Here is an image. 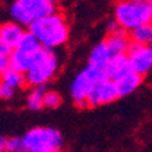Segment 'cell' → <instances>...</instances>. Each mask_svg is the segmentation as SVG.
I'll use <instances>...</instances> for the list:
<instances>
[{
    "label": "cell",
    "mask_w": 152,
    "mask_h": 152,
    "mask_svg": "<svg viewBox=\"0 0 152 152\" xmlns=\"http://www.w3.org/2000/svg\"><path fill=\"white\" fill-rule=\"evenodd\" d=\"M28 30L39 39L44 48L48 50H53L62 45L69 39V28L66 19L59 12L33 21Z\"/></svg>",
    "instance_id": "obj_1"
},
{
    "label": "cell",
    "mask_w": 152,
    "mask_h": 152,
    "mask_svg": "<svg viewBox=\"0 0 152 152\" xmlns=\"http://www.w3.org/2000/svg\"><path fill=\"white\" fill-rule=\"evenodd\" d=\"M115 21L126 32H133L141 25L152 22L149 0H119L115 4Z\"/></svg>",
    "instance_id": "obj_2"
},
{
    "label": "cell",
    "mask_w": 152,
    "mask_h": 152,
    "mask_svg": "<svg viewBox=\"0 0 152 152\" xmlns=\"http://www.w3.org/2000/svg\"><path fill=\"white\" fill-rule=\"evenodd\" d=\"M56 12V7L47 0H15L10 7L12 22L22 26H30L33 21Z\"/></svg>",
    "instance_id": "obj_3"
},
{
    "label": "cell",
    "mask_w": 152,
    "mask_h": 152,
    "mask_svg": "<svg viewBox=\"0 0 152 152\" xmlns=\"http://www.w3.org/2000/svg\"><path fill=\"white\" fill-rule=\"evenodd\" d=\"M58 66H59L58 58L53 53V51L48 50V48H44L41 51V55H40L39 60L36 62V64L25 74L26 85L28 86H33V88L45 85L50 80H52L53 75L56 74Z\"/></svg>",
    "instance_id": "obj_4"
},
{
    "label": "cell",
    "mask_w": 152,
    "mask_h": 152,
    "mask_svg": "<svg viewBox=\"0 0 152 152\" xmlns=\"http://www.w3.org/2000/svg\"><path fill=\"white\" fill-rule=\"evenodd\" d=\"M103 80H107L104 75V70L100 67H96L93 64H88L81 73L74 78V81L71 82L70 92L75 103L84 102L88 99L95 86Z\"/></svg>",
    "instance_id": "obj_5"
},
{
    "label": "cell",
    "mask_w": 152,
    "mask_h": 152,
    "mask_svg": "<svg viewBox=\"0 0 152 152\" xmlns=\"http://www.w3.org/2000/svg\"><path fill=\"white\" fill-rule=\"evenodd\" d=\"M23 144L26 148L34 152L60 149L63 145V137L52 127H34L23 136Z\"/></svg>",
    "instance_id": "obj_6"
},
{
    "label": "cell",
    "mask_w": 152,
    "mask_h": 152,
    "mask_svg": "<svg viewBox=\"0 0 152 152\" xmlns=\"http://www.w3.org/2000/svg\"><path fill=\"white\" fill-rule=\"evenodd\" d=\"M127 56L130 67L141 77H144L152 69V48L149 45H141L130 40L127 48Z\"/></svg>",
    "instance_id": "obj_7"
},
{
    "label": "cell",
    "mask_w": 152,
    "mask_h": 152,
    "mask_svg": "<svg viewBox=\"0 0 152 152\" xmlns=\"http://www.w3.org/2000/svg\"><path fill=\"white\" fill-rule=\"evenodd\" d=\"M119 97H122V96H121L117 82L111 81V80H103L102 82H99L95 86V89L88 96L86 102H88L89 107H97L100 104L113 103Z\"/></svg>",
    "instance_id": "obj_8"
},
{
    "label": "cell",
    "mask_w": 152,
    "mask_h": 152,
    "mask_svg": "<svg viewBox=\"0 0 152 152\" xmlns=\"http://www.w3.org/2000/svg\"><path fill=\"white\" fill-rule=\"evenodd\" d=\"M104 41L108 47V51H110L113 59L121 56V55H127V48L130 44V40H129V34L125 29H119L118 32L108 34Z\"/></svg>",
    "instance_id": "obj_9"
},
{
    "label": "cell",
    "mask_w": 152,
    "mask_h": 152,
    "mask_svg": "<svg viewBox=\"0 0 152 152\" xmlns=\"http://www.w3.org/2000/svg\"><path fill=\"white\" fill-rule=\"evenodd\" d=\"M26 30H23V26L15 22H4L0 28V42L7 44L12 50H15L21 42Z\"/></svg>",
    "instance_id": "obj_10"
},
{
    "label": "cell",
    "mask_w": 152,
    "mask_h": 152,
    "mask_svg": "<svg viewBox=\"0 0 152 152\" xmlns=\"http://www.w3.org/2000/svg\"><path fill=\"white\" fill-rule=\"evenodd\" d=\"M130 63H129V56L127 55H121L118 58L111 59V62L107 64V67H104V75L107 80L111 81H117L119 80L125 73L130 70Z\"/></svg>",
    "instance_id": "obj_11"
},
{
    "label": "cell",
    "mask_w": 152,
    "mask_h": 152,
    "mask_svg": "<svg viewBox=\"0 0 152 152\" xmlns=\"http://www.w3.org/2000/svg\"><path fill=\"white\" fill-rule=\"evenodd\" d=\"M141 81H142L141 75L137 74L133 69H130L115 82H117L118 88H119L121 96H126V95H130L132 92H134L136 89L141 85Z\"/></svg>",
    "instance_id": "obj_12"
},
{
    "label": "cell",
    "mask_w": 152,
    "mask_h": 152,
    "mask_svg": "<svg viewBox=\"0 0 152 152\" xmlns=\"http://www.w3.org/2000/svg\"><path fill=\"white\" fill-rule=\"evenodd\" d=\"M111 59L113 58H111V53L104 40L93 47L91 53H89V64H93V66L100 69L107 67V64L111 62Z\"/></svg>",
    "instance_id": "obj_13"
},
{
    "label": "cell",
    "mask_w": 152,
    "mask_h": 152,
    "mask_svg": "<svg viewBox=\"0 0 152 152\" xmlns=\"http://www.w3.org/2000/svg\"><path fill=\"white\" fill-rule=\"evenodd\" d=\"M1 84L7 85V86H10L12 89L28 86L26 85V75L23 73H21V71H17L11 67H8L6 71L1 73Z\"/></svg>",
    "instance_id": "obj_14"
},
{
    "label": "cell",
    "mask_w": 152,
    "mask_h": 152,
    "mask_svg": "<svg viewBox=\"0 0 152 152\" xmlns=\"http://www.w3.org/2000/svg\"><path fill=\"white\" fill-rule=\"evenodd\" d=\"M47 93L45 85L33 88V91L29 93L28 99H26V106L30 111H39L44 107V96Z\"/></svg>",
    "instance_id": "obj_15"
},
{
    "label": "cell",
    "mask_w": 152,
    "mask_h": 152,
    "mask_svg": "<svg viewBox=\"0 0 152 152\" xmlns=\"http://www.w3.org/2000/svg\"><path fill=\"white\" fill-rule=\"evenodd\" d=\"M130 40L141 45H149L152 42V22L141 25L140 28L130 32Z\"/></svg>",
    "instance_id": "obj_16"
},
{
    "label": "cell",
    "mask_w": 152,
    "mask_h": 152,
    "mask_svg": "<svg viewBox=\"0 0 152 152\" xmlns=\"http://www.w3.org/2000/svg\"><path fill=\"white\" fill-rule=\"evenodd\" d=\"M17 48L18 50H22V51H26V52H30V53H37V52H40L44 47H42V44L39 41V39H37L33 33H30L28 30V32L23 34L21 42H19V45H18Z\"/></svg>",
    "instance_id": "obj_17"
},
{
    "label": "cell",
    "mask_w": 152,
    "mask_h": 152,
    "mask_svg": "<svg viewBox=\"0 0 152 152\" xmlns=\"http://www.w3.org/2000/svg\"><path fill=\"white\" fill-rule=\"evenodd\" d=\"M60 104H62V96L55 91H47L45 96H44V107L55 110Z\"/></svg>",
    "instance_id": "obj_18"
},
{
    "label": "cell",
    "mask_w": 152,
    "mask_h": 152,
    "mask_svg": "<svg viewBox=\"0 0 152 152\" xmlns=\"http://www.w3.org/2000/svg\"><path fill=\"white\" fill-rule=\"evenodd\" d=\"M23 148V137H8L6 141V152H21Z\"/></svg>",
    "instance_id": "obj_19"
},
{
    "label": "cell",
    "mask_w": 152,
    "mask_h": 152,
    "mask_svg": "<svg viewBox=\"0 0 152 152\" xmlns=\"http://www.w3.org/2000/svg\"><path fill=\"white\" fill-rule=\"evenodd\" d=\"M12 96H14V89L7 86V85H4V84L0 85V97H1V99L8 100V99H11Z\"/></svg>",
    "instance_id": "obj_20"
},
{
    "label": "cell",
    "mask_w": 152,
    "mask_h": 152,
    "mask_svg": "<svg viewBox=\"0 0 152 152\" xmlns=\"http://www.w3.org/2000/svg\"><path fill=\"white\" fill-rule=\"evenodd\" d=\"M12 52H14V50H12L11 47H8L7 44L0 42V56H6V58L10 59L11 55H12Z\"/></svg>",
    "instance_id": "obj_21"
},
{
    "label": "cell",
    "mask_w": 152,
    "mask_h": 152,
    "mask_svg": "<svg viewBox=\"0 0 152 152\" xmlns=\"http://www.w3.org/2000/svg\"><path fill=\"white\" fill-rule=\"evenodd\" d=\"M119 29H122V28H121V25L118 23L117 21H115V19H114V21H111L110 23L107 25V33H108V34H111V33L118 32Z\"/></svg>",
    "instance_id": "obj_22"
},
{
    "label": "cell",
    "mask_w": 152,
    "mask_h": 152,
    "mask_svg": "<svg viewBox=\"0 0 152 152\" xmlns=\"http://www.w3.org/2000/svg\"><path fill=\"white\" fill-rule=\"evenodd\" d=\"M10 67V59L6 56H0V71L3 73Z\"/></svg>",
    "instance_id": "obj_23"
},
{
    "label": "cell",
    "mask_w": 152,
    "mask_h": 152,
    "mask_svg": "<svg viewBox=\"0 0 152 152\" xmlns=\"http://www.w3.org/2000/svg\"><path fill=\"white\" fill-rule=\"evenodd\" d=\"M6 141H7V137L1 136L0 137V151L1 152H6Z\"/></svg>",
    "instance_id": "obj_24"
},
{
    "label": "cell",
    "mask_w": 152,
    "mask_h": 152,
    "mask_svg": "<svg viewBox=\"0 0 152 152\" xmlns=\"http://www.w3.org/2000/svg\"><path fill=\"white\" fill-rule=\"evenodd\" d=\"M48 3H51V4H53V6H56V3L59 1V0H47Z\"/></svg>",
    "instance_id": "obj_25"
},
{
    "label": "cell",
    "mask_w": 152,
    "mask_h": 152,
    "mask_svg": "<svg viewBox=\"0 0 152 152\" xmlns=\"http://www.w3.org/2000/svg\"><path fill=\"white\" fill-rule=\"evenodd\" d=\"M42 152H60V149H47V151H42Z\"/></svg>",
    "instance_id": "obj_26"
},
{
    "label": "cell",
    "mask_w": 152,
    "mask_h": 152,
    "mask_svg": "<svg viewBox=\"0 0 152 152\" xmlns=\"http://www.w3.org/2000/svg\"><path fill=\"white\" fill-rule=\"evenodd\" d=\"M21 152H34V151H32V149H29V148H26V147H25V148L22 149Z\"/></svg>",
    "instance_id": "obj_27"
},
{
    "label": "cell",
    "mask_w": 152,
    "mask_h": 152,
    "mask_svg": "<svg viewBox=\"0 0 152 152\" xmlns=\"http://www.w3.org/2000/svg\"><path fill=\"white\" fill-rule=\"evenodd\" d=\"M149 3H151V8H152V0H149Z\"/></svg>",
    "instance_id": "obj_28"
},
{
    "label": "cell",
    "mask_w": 152,
    "mask_h": 152,
    "mask_svg": "<svg viewBox=\"0 0 152 152\" xmlns=\"http://www.w3.org/2000/svg\"><path fill=\"white\" fill-rule=\"evenodd\" d=\"M149 47H151V48H152V42H151V44H149Z\"/></svg>",
    "instance_id": "obj_29"
}]
</instances>
